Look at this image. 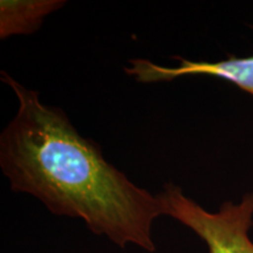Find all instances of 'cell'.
I'll return each instance as SVG.
<instances>
[{"label": "cell", "mask_w": 253, "mask_h": 253, "mask_svg": "<svg viewBox=\"0 0 253 253\" xmlns=\"http://www.w3.org/2000/svg\"><path fill=\"white\" fill-rule=\"evenodd\" d=\"M62 0H1L0 38L24 36L37 32L47 15L63 7Z\"/></svg>", "instance_id": "cell-4"}, {"label": "cell", "mask_w": 253, "mask_h": 253, "mask_svg": "<svg viewBox=\"0 0 253 253\" xmlns=\"http://www.w3.org/2000/svg\"><path fill=\"white\" fill-rule=\"evenodd\" d=\"M18 110L0 135V168L11 190L33 196L56 216L79 218L121 249L154 253L153 226L163 216L158 195L136 185L78 132L61 108L1 72Z\"/></svg>", "instance_id": "cell-1"}, {"label": "cell", "mask_w": 253, "mask_h": 253, "mask_svg": "<svg viewBox=\"0 0 253 253\" xmlns=\"http://www.w3.org/2000/svg\"><path fill=\"white\" fill-rule=\"evenodd\" d=\"M158 197L164 216L194 231L208 245L209 253H253L249 237L253 224V192L246 194L239 204L225 202L217 212H209L172 183L164 185Z\"/></svg>", "instance_id": "cell-2"}, {"label": "cell", "mask_w": 253, "mask_h": 253, "mask_svg": "<svg viewBox=\"0 0 253 253\" xmlns=\"http://www.w3.org/2000/svg\"><path fill=\"white\" fill-rule=\"evenodd\" d=\"M125 72L142 84L172 81L189 75H210L229 81L253 95V55L248 58L230 56L217 62L179 59L176 67L157 65L148 59H134Z\"/></svg>", "instance_id": "cell-3"}]
</instances>
